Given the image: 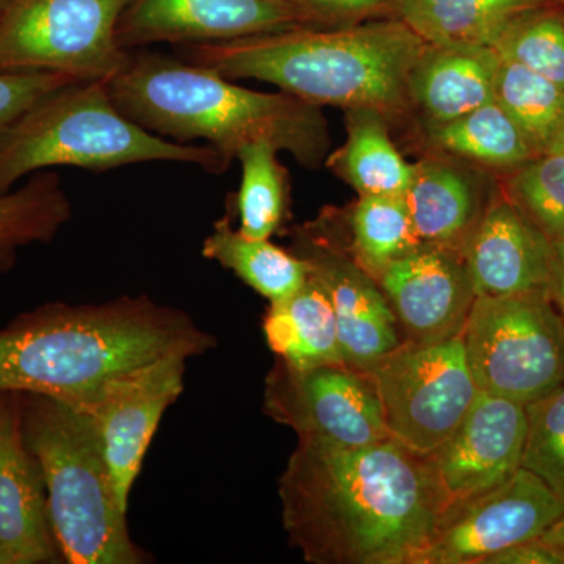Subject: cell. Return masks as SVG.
<instances>
[{
  "label": "cell",
  "instance_id": "6da1fadb",
  "mask_svg": "<svg viewBox=\"0 0 564 564\" xmlns=\"http://www.w3.org/2000/svg\"><path fill=\"white\" fill-rule=\"evenodd\" d=\"M280 497L289 543L311 564H414L445 510L429 455L392 437H299Z\"/></svg>",
  "mask_w": 564,
  "mask_h": 564
},
{
  "label": "cell",
  "instance_id": "7a4b0ae2",
  "mask_svg": "<svg viewBox=\"0 0 564 564\" xmlns=\"http://www.w3.org/2000/svg\"><path fill=\"white\" fill-rule=\"evenodd\" d=\"M214 347V336L187 314L150 296L44 304L0 329V392L39 393L80 408L118 375Z\"/></svg>",
  "mask_w": 564,
  "mask_h": 564
},
{
  "label": "cell",
  "instance_id": "3957f363",
  "mask_svg": "<svg viewBox=\"0 0 564 564\" xmlns=\"http://www.w3.org/2000/svg\"><path fill=\"white\" fill-rule=\"evenodd\" d=\"M426 44L389 18L193 43L185 52L228 79L267 82L317 107L373 109L389 120L411 106V73Z\"/></svg>",
  "mask_w": 564,
  "mask_h": 564
},
{
  "label": "cell",
  "instance_id": "277c9868",
  "mask_svg": "<svg viewBox=\"0 0 564 564\" xmlns=\"http://www.w3.org/2000/svg\"><path fill=\"white\" fill-rule=\"evenodd\" d=\"M109 91L118 109L148 131L180 143L206 141L228 163L258 141L291 152L307 169H317L328 152V124L317 106L291 93L248 90L195 63L131 57Z\"/></svg>",
  "mask_w": 564,
  "mask_h": 564
},
{
  "label": "cell",
  "instance_id": "5b68a950",
  "mask_svg": "<svg viewBox=\"0 0 564 564\" xmlns=\"http://www.w3.org/2000/svg\"><path fill=\"white\" fill-rule=\"evenodd\" d=\"M143 162L228 169L207 144L180 143L148 131L118 109L109 82H73L43 96L0 135V195L25 176L55 166L106 172Z\"/></svg>",
  "mask_w": 564,
  "mask_h": 564
},
{
  "label": "cell",
  "instance_id": "8992f818",
  "mask_svg": "<svg viewBox=\"0 0 564 564\" xmlns=\"http://www.w3.org/2000/svg\"><path fill=\"white\" fill-rule=\"evenodd\" d=\"M24 443L39 463L47 513L62 560L69 564H141L128 510L118 500L90 417L70 404L20 393Z\"/></svg>",
  "mask_w": 564,
  "mask_h": 564
},
{
  "label": "cell",
  "instance_id": "52a82bcc",
  "mask_svg": "<svg viewBox=\"0 0 564 564\" xmlns=\"http://www.w3.org/2000/svg\"><path fill=\"white\" fill-rule=\"evenodd\" d=\"M462 339L481 392L525 406L564 386V317L547 293L477 296Z\"/></svg>",
  "mask_w": 564,
  "mask_h": 564
},
{
  "label": "cell",
  "instance_id": "ba28073f",
  "mask_svg": "<svg viewBox=\"0 0 564 564\" xmlns=\"http://www.w3.org/2000/svg\"><path fill=\"white\" fill-rule=\"evenodd\" d=\"M133 0H9L0 14V73H58L110 82L131 57L118 25Z\"/></svg>",
  "mask_w": 564,
  "mask_h": 564
},
{
  "label": "cell",
  "instance_id": "9c48e42d",
  "mask_svg": "<svg viewBox=\"0 0 564 564\" xmlns=\"http://www.w3.org/2000/svg\"><path fill=\"white\" fill-rule=\"evenodd\" d=\"M369 375L389 436L421 455L445 443L480 393L462 336L432 344L403 340Z\"/></svg>",
  "mask_w": 564,
  "mask_h": 564
},
{
  "label": "cell",
  "instance_id": "30bf717a",
  "mask_svg": "<svg viewBox=\"0 0 564 564\" xmlns=\"http://www.w3.org/2000/svg\"><path fill=\"white\" fill-rule=\"evenodd\" d=\"M262 406L299 437L343 447L391 440L372 377L347 364L296 369L278 359L267 375Z\"/></svg>",
  "mask_w": 564,
  "mask_h": 564
},
{
  "label": "cell",
  "instance_id": "8fae6325",
  "mask_svg": "<svg viewBox=\"0 0 564 564\" xmlns=\"http://www.w3.org/2000/svg\"><path fill=\"white\" fill-rule=\"evenodd\" d=\"M563 511L562 500L521 467L505 484L445 508L414 564H486L543 536Z\"/></svg>",
  "mask_w": 564,
  "mask_h": 564
},
{
  "label": "cell",
  "instance_id": "7c38bea8",
  "mask_svg": "<svg viewBox=\"0 0 564 564\" xmlns=\"http://www.w3.org/2000/svg\"><path fill=\"white\" fill-rule=\"evenodd\" d=\"M187 356L170 355L111 378L79 410L90 417L122 507L163 414L184 391Z\"/></svg>",
  "mask_w": 564,
  "mask_h": 564
},
{
  "label": "cell",
  "instance_id": "4fadbf2b",
  "mask_svg": "<svg viewBox=\"0 0 564 564\" xmlns=\"http://www.w3.org/2000/svg\"><path fill=\"white\" fill-rule=\"evenodd\" d=\"M293 248L332 302L345 364L369 373L375 364L403 343L383 289L334 243L321 220L300 228Z\"/></svg>",
  "mask_w": 564,
  "mask_h": 564
},
{
  "label": "cell",
  "instance_id": "5bb4252c",
  "mask_svg": "<svg viewBox=\"0 0 564 564\" xmlns=\"http://www.w3.org/2000/svg\"><path fill=\"white\" fill-rule=\"evenodd\" d=\"M303 28L318 25L300 0H133L118 43H217Z\"/></svg>",
  "mask_w": 564,
  "mask_h": 564
},
{
  "label": "cell",
  "instance_id": "9a60e30c",
  "mask_svg": "<svg viewBox=\"0 0 564 564\" xmlns=\"http://www.w3.org/2000/svg\"><path fill=\"white\" fill-rule=\"evenodd\" d=\"M525 406L478 393L455 432L429 455L445 508L505 484L521 469Z\"/></svg>",
  "mask_w": 564,
  "mask_h": 564
},
{
  "label": "cell",
  "instance_id": "2e32d148",
  "mask_svg": "<svg viewBox=\"0 0 564 564\" xmlns=\"http://www.w3.org/2000/svg\"><path fill=\"white\" fill-rule=\"evenodd\" d=\"M378 284L404 340L415 344L462 336L477 299L463 252L430 245L392 262Z\"/></svg>",
  "mask_w": 564,
  "mask_h": 564
},
{
  "label": "cell",
  "instance_id": "e0dca14e",
  "mask_svg": "<svg viewBox=\"0 0 564 564\" xmlns=\"http://www.w3.org/2000/svg\"><path fill=\"white\" fill-rule=\"evenodd\" d=\"M477 296H552L555 243L500 191L463 250Z\"/></svg>",
  "mask_w": 564,
  "mask_h": 564
},
{
  "label": "cell",
  "instance_id": "ac0fdd59",
  "mask_svg": "<svg viewBox=\"0 0 564 564\" xmlns=\"http://www.w3.org/2000/svg\"><path fill=\"white\" fill-rule=\"evenodd\" d=\"M0 549L17 564L63 562L39 463L24 443L20 393L0 392Z\"/></svg>",
  "mask_w": 564,
  "mask_h": 564
},
{
  "label": "cell",
  "instance_id": "d6986e66",
  "mask_svg": "<svg viewBox=\"0 0 564 564\" xmlns=\"http://www.w3.org/2000/svg\"><path fill=\"white\" fill-rule=\"evenodd\" d=\"M500 55L489 46L426 44L410 79L411 106L426 126L458 120L496 101Z\"/></svg>",
  "mask_w": 564,
  "mask_h": 564
},
{
  "label": "cell",
  "instance_id": "ffe728a7",
  "mask_svg": "<svg viewBox=\"0 0 564 564\" xmlns=\"http://www.w3.org/2000/svg\"><path fill=\"white\" fill-rule=\"evenodd\" d=\"M404 199L422 245L459 252L488 206L474 177L448 158L415 163Z\"/></svg>",
  "mask_w": 564,
  "mask_h": 564
},
{
  "label": "cell",
  "instance_id": "44dd1931",
  "mask_svg": "<svg viewBox=\"0 0 564 564\" xmlns=\"http://www.w3.org/2000/svg\"><path fill=\"white\" fill-rule=\"evenodd\" d=\"M262 328L270 350L296 369L345 364L332 302L313 276L288 299L270 303Z\"/></svg>",
  "mask_w": 564,
  "mask_h": 564
},
{
  "label": "cell",
  "instance_id": "7402d4cb",
  "mask_svg": "<svg viewBox=\"0 0 564 564\" xmlns=\"http://www.w3.org/2000/svg\"><path fill=\"white\" fill-rule=\"evenodd\" d=\"M543 0H400L397 20L437 46H489L516 14Z\"/></svg>",
  "mask_w": 564,
  "mask_h": 564
},
{
  "label": "cell",
  "instance_id": "603a6c76",
  "mask_svg": "<svg viewBox=\"0 0 564 564\" xmlns=\"http://www.w3.org/2000/svg\"><path fill=\"white\" fill-rule=\"evenodd\" d=\"M202 252L204 258L231 270L270 303L288 299L311 276L310 265L295 252L282 250L270 240L248 239L232 228L229 217L214 223Z\"/></svg>",
  "mask_w": 564,
  "mask_h": 564
},
{
  "label": "cell",
  "instance_id": "cb8c5ba5",
  "mask_svg": "<svg viewBox=\"0 0 564 564\" xmlns=\"http://www.w3.org/2000/svg\"><path fill=\"white\" fill-rule=\"evenodd\" d=\"M348 139L333 155L336 169L361 195H404L413 180L410 165L392 143L388 118L373 109L347 110Z\"/></svg>",
  "mask_w": 564,
  "mask_h": 564
},
{
  "label": "cell",
  "instance_id": "d4e9b609",
  "mask_svg": "<svg viewBox=\"0 0 564 564\" xmlns=\"http://www.w3.org/2000/svg\"><path fill=\"white\" fill-rule=\"evenodd\" d=\"M70 218L73 204L54 172L43 170L0 195V273L13 270L22 248L51 243Z\"/></svg>",
  "mask_w": 564,
  "mask_h": 564
},
{
  "label": "cell",
  "instance_id": "484cf974",
  "mask_svg": "<svg viewBox=\"0 0 564 564\" xmlns=\"http://www.w3.org/2000/svg\"><path fill=\"white\" fill-rule=\"evenodd\" d=\"M434 147L455 158L511 172L536 158L530 141L496 101L451 122L426 126Z\"/></svg>",
  "mask_w": 564,
  "mask_h": 564
},
{
  "label": "cell",
  "instance_id": "4316f807",
  "mask_svg": "<svg viewBox=\"0 0 564 564\" xmlns=\"http://www.w3.org/2000/svg\"><path fill=\"white\" fill-rule=\"evenodd\" d=\"M352 259L375 280L421 247L404 195H361L351 212Z\"/></svg>",
  "mask_w": 564,
  "mask_h": 564
},
{
  "label": "cell",
  "instance_id": "83f0119b",
  "mask_svg": "<svg viewBox=\"0 0 564 564\" xmlns=\"http://www.w3.org/2000/svg\"><path fill=\"white\" fill-rule=\"evenodd\" d=\"M496 102L510 115L538 154L551 150L564 117V88L525 66L500 58Z\"/></svg>",
  "mask_w": 564,
  "mask_h": 564
},
{
  "label": "cell",
  "instance_id": "f1b7e54d",
  "mask_svg": "<svg viewBox=\"0 0 564 564\" xmlns=\"http://www.w3.org/2000/svg\"><path fill=\"white\" fill-rule=\"evenodd\" d=\"M272 144L250 143L236 159L242 163L237 195L239 231L248 239L269 240L280 229L289 207V173L278 162Z\"/></svg>",
  "mask_w": 564,
  "mask_h": 564
},
{
  "label": "cell",
  "instance_id": "f546056e",
  "mask_svg": "<svg viewBox=\"0 0 564 564\" xmlns=\"http://www.w3.org/2000/svg\"><path fill=\"white\" fill-rule=\"evenodd\" d=\"M494 50L564 88V0H543L505 25Z\"/></svg>",
  "mask_w": 564,
  "mask_h": 564
},
{
  "label": "cell",
  "instance_id": "4dcf8cb0",
  "mask_svg": "<svg viewBox=\"0 0 564 564\" xmlns=\"http://www.w3.org/2000/svg\"><path fill=\"white\" fill-rule=\"evenodd\" d=\"M502 192L552 242H564V154L543 152L503 173Z\"/></svg>",
  "mask_w": 564,
  "mask_h": 564
},
{
  "label": "cell",
  "instance_id": "1f68e13d",
  "mask_svg": "<svg viewBox=\"0 0 564 564\" xmlns=\"http://www.w3.org/2000/svg\"><path fill=\"white\" fill-rule=\"evenodd\" d=\"M521 467L536 475L564 503V386L525 404Z\"/></svg>",
  "mask_w": 564,
  "mask_h": 564
},
{
  "label": "cell",
  "instance_id": "d6a6232c",
  "mask_svg": "<svg viewBox=\"0 0 564 564\" xmlns=\"http://www.w3.org/2000/svg\"><path fill=\"white\" fill-rule=\"evenodd\" d=\"M80 82L58 73H0V135L43 96Z\"/></svg>",
  "mask_w": 564,
  "mask_h": 564
},
{
  "label": "cell",
  "instance_id": "836d02e7",
  "mask_svg": "<svg viewBox=\"0 0 564 564\" xmlns=\"http://www.w3.org/2000/svg\"><path fill=\"white\" fill-rule=\"evenodd\" d=\"M318 28H344L397 18L400 0H300Z\"/></svg>",
  "mask_w": 564,
  "mask_h": 564
},
{
  "label": "cell",
  "instance_id": "e575fe53",
  "mask_svg": "<svg viewBox=\"0 0 564 564\" xmlns=\"http://www.w3.org/2000/svg\"><path fill=\"white\" fill-rule=\"evenodd\" d=\"M486 564H564V551L536 538L497 552Z\"/></svg>",
  "mask_w": 564,
  "mask_h": 564
},
{
  "label": "cell",
  "instance_id": "d590c367",
  "mask_svg": "<svg viewBox=\"0 0 564 564\" xmlns=\"http://www.w3.org/2000/svg\"><path fill=\"white\" fill-rule=\"evenodd\" d=\"M552 300L564 317V242L555 243V273Z\"/></svg>",
  "mask_w": 564,
  "mask_h": 564
},
{
  "label": "cell",
  "instance_id": "8d00e7d4",
  "mask_svg": "<svg viewBox=\"0 0 564 564\" xmlns=\"http://www.w3.org/2000/svg\"><path fill=\"white\" fill-rule=\"evenodd\" d=\"M541 538H543L544 541H547V543L558 545V547H562L564 551V511L563 514L560 516L558 521H556L555 524L552 525L551 529H549Z\"/></svg>",
  "mask_w": 564,
  "mask_h": 564
},
{
  "label": "cell",
  "instance_id": "74e56055",
  "mask_svg": "<svg viewBox=\"0 0 564 564\" xmlns=\"http://www.w3.org/2000/svg\"><path fill=\"white\" fill-rule=\"evenodd\" d=\"M547 152H560V154H564V117L558 131L555 133V139L552 141L551 150Z\"/></svg>",
  "mask_w": 564,
  "mask_h": 564
},
{
  "label": "cell",
  "instance_id": "f35d334b",
  "mask_svg": "<svg viewBox=\"0 0 564 564\" xmlns=\"http://www.w3.org/2000/svg\"><path fill=\"white\" fill-rule=\"evenodd\" d=\"M7 3H9V0H0V14H2L3 9H6Z\"/></svg>",
  "mask_w": 564,
  "mask_h": 564
}]
</instances>
